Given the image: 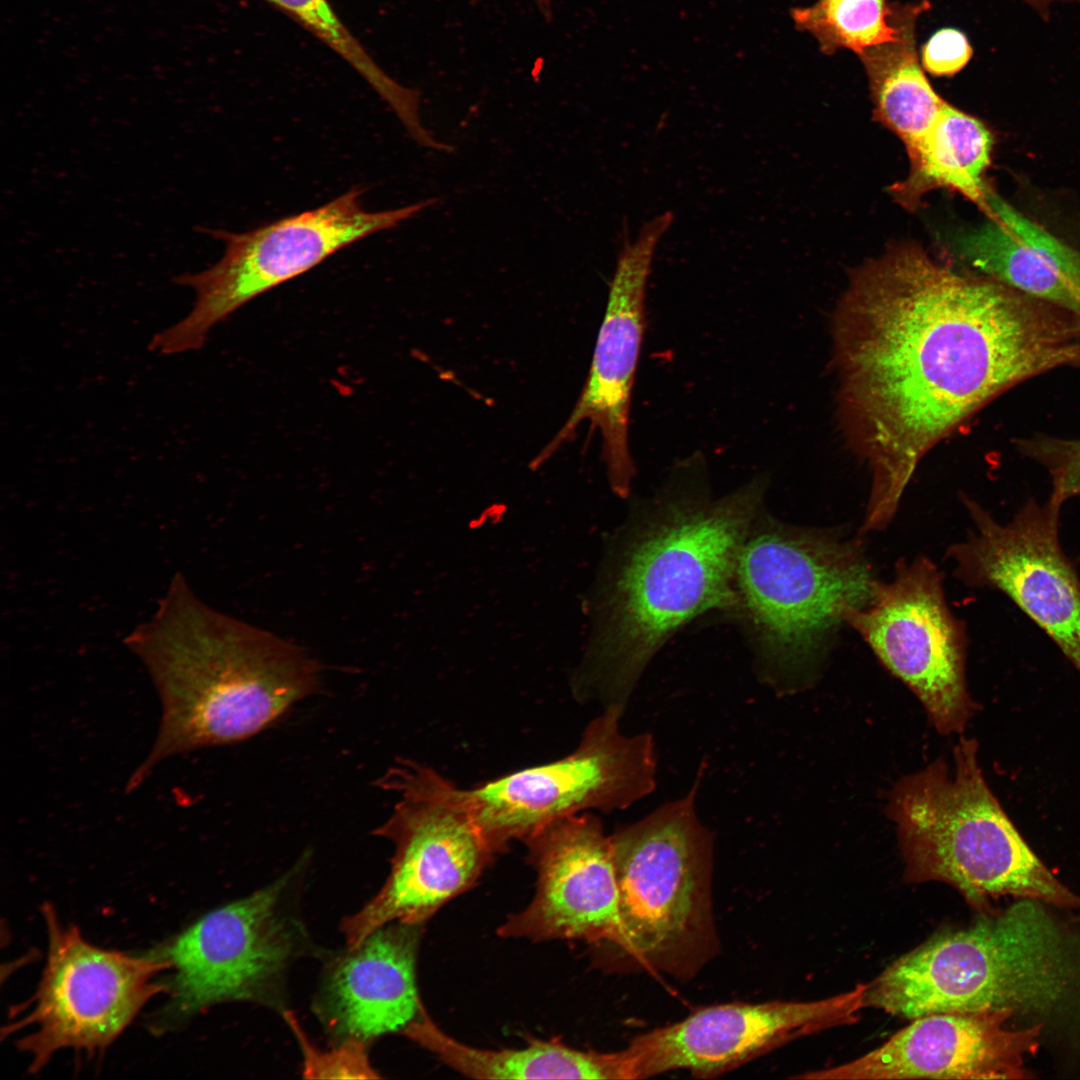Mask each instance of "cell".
Masks as SVG:
<instances>
[{"instance_id": "obj_1", "label": "cell", "mask_w": 1080, "mask_h": 1080, "mask_svg": "<svg viewBox=\"0 0 1080 1080\" xmlns=\"http://www.w3.org/2000/svg\"><path fill=\"white\" fill-rule=\"evenodd\" d=\"M832 342L840 420L871 473L869 533L888 526L923 456L973 413L1080 366V316L904 243L853 273Z\"/></svg>"}, {"instance_id": "obj_2", "label": "cell", "mask_w": 1080, "mask_h": 1080, "mask_svg": "<svg viewBox=\"0 0 1080 1080\" xmlns=\"http://www.w3.org/2000/svg\"><path fill=\"white\" fill-rule=\"evenodd\" d=\"M700 456L681 463L610 545L590 600L577 684L625 709L654 655L708 611H733L738 555L760 511L758 477L714 498Z\"/></svg>"}, {"instance_id": "obj_3", "label": "cell", "mask_w": 1080, "mask_h": 1080, "mask_svg": "<svg viewBox=\"0 0 1080 1080\" xmlns=\"http://www.w3.org/2000/svg\"><path fill=\"white\" fill-rule=\"evenodd\" d=\"M125 643L151 676L162 710L126 792L166 758L257 734L318 687L320 667L303 649L207 606L180 573Z\"/></svg>"}, {"instance_id": "obj_4", "label": "cell", "mask_w": 1080, "mask_h": 1080, "mask_svg": "<svg viewBox=\"0 0 1080 1080\" xmlns=\"http://www.w3.org/2000/svg\"><path fill=\"white\" fill-rule=\"evenodd\" d=\"M760 512L738 555L734 613L763 678L793 686L814 673L845 612L869 604L879 580L858 537Z\"/></svg>"}, {"instance_id": "obj_5", "label": "cell", "mask_w": 1080, "mask_h": 1080, "mask_svg": "<svg viewBox=\"0 0 1080 1080\" xmlns=\"http://www.w3.org/2000/svg\"><path fill=\"white\" fill-rule=\"evenodd\" d=\"M978 744L961 737L955 771L943 760L903 778L889 806L905 862V880L955 888L983 914L1003 896L1080 909V896L1046 867L990 790Z\"/></svg>"}, {"instance_id": "obj_6", "label": "cell", "mask_w": 1080, "mask_h": 1080, "mask_svg": "<svg viewBox=\"0 0 1080 1080\" xmlns=\"http://www.w3.org/2000/svg\"><path fill=\"white\" fill-rule=\"evenodd\" d=\"M1075 966L1056 922L1035 900L942 930L866 984L865 1008L905 1019L1053 1007L1071 988Z\"/></svg>"}, {"instance_id": "obj_7", "label": "cell", "mask_w": 1080, "mask_h": 1080, "mask_svg": "<svg viewBox=\"0 0 1080 1080\" xmlns=\"http://www.w3.org/2000/svg\"><path fill=\"white\" fill-rule=\"evenodd\" d=\"M699 782L611 844L619 892L618 946L674 974L693 970L713 946L712 833L697 815Z\"/></svg>"}, {"instance_id": "obj_8", "label": "cell", "mask_w": 1080, "mask_h": 1080, "mask_svg": "<svg viewBox=\"0 0 1080 1080\" xmlns=\"http://www.w3.org/2000/svg\"><path fill=\"white\" fill-rule=\"evenodd\" d=\"M380 785L393 791L398 801L375 834L390 840L395 851L378 893L341 922L348 949L389 923L424 925L446 903L471 889L498 854L460 788L431 768L399 761Z\"/></svg>"}, {"instance_id": "obj_9", "label": "cell", "mask_w": 1080, "mask_h": 1080, "mask_svg": "<svg viewBox=\"0 0 1080 1080\" xmlns=\"http://www.w3.org/2000/svg\"><path fill=\"white\" fill-rule=\"evenodd\" d=\"M363 190L352 188L313 210L290 215L247 232L199 227L222 241V257L197 273H183L173 282L190 287L196 300L189 313L156 333L152 352L174 355L201 349L212 328L254 298L313 269L352 243L396 227L437 200L371 212L361 202Z\"/></svg>"}, {"instance_id": "obj_10", "label": "cell", "mask_w": 1080, "mask_h": 1080, "mask_svg": "<svg viewBox=\"0 0 1080 1080\" xmlns=\"http://www.w3.org/2000/svg\"><path fill=\"white\" fill-rule=\"evenodd\" d=\"M294 874L208 912L154 952L174 970L159 1016L164 1025L227 1001L282 1007L287 970L310 951L291 905Z\"/></svg>"}, {"instance_id": "obj_11", "label": "cell", "mask_w": 1080, "mask_h": 1080, "mask_svg": "<svg viewBox=\"0 0 1080 1080\" xmlns=\"http://www.w3.org/2000/svg\"><path fill=\"white\" fill-rule=\"evenodd\" d=\"M623 710L609 706L585 728L578 747L551 763L522 769L460 794L499 853L546 825L588 809L623 810L656 786L648 733L624 735Z\"/></svg>"}, {"instance_id": "obj_12", "label": "cell", "mask_w": 1080, "mask_h": 1080, "mask_svg": "<svg viewBox=\"0 0 1080 1080\" xmlns=\"http://www.w3.org/2000/svg\"><path fill=\"white\" fill-rule=\"evenodd\" d=\"M47 958L31 1011L7 1028L32 1031L18 1048L31 1057L29 1071L42 1069L61 1049L90 1055L106 1049L155 995L168 990L157 975L170 968L154 952L135 956L96 947L74 925L63 926L51 905L42 908Z\"/></svg>"}, {"instance_id": "obj_13", "label": "cell", "mask_w": 1080, "mask_h": 1080, "mask_svg": "<svg viewBox=\"0 0 1080 1080\" xmlns=\"http://www.w3.org/2000/svg\"><path fill=\"white\" fill-rule=\"evenodd\" d=\"M843 619L919 698L940 733L964 730L977 707L966 686L968 639L930 559L899 560L893 579L879 581L871 602Z\"/></svg>"}, {"instance_id": "obj_14", "label": "cell", "mask_w": 1080, "mask_h": 1080, "mask_svg": "<svg viewBox=\"0 0 1080 1080\" xmlns=\"http://www.w3.org/2000/svg\"><path fill=\"white\" fill-rule=\"evenodd\" d=\"M972 527L947 555L955 575L971 587L1006 595L1080 673V578L1059 538L1061 506L1030 499L999 522L964 498Z\"/></svg>"}, {"instance_id": "obj_15", "label": "cell", "mask_w": 1080, "mask_h": 1080, "mask_svg": "<svg viewBox=\"0 0 1080 1080\" xmlns=\"http://www.w3.org/2000/svg\"><path fill=\"white\" fill-rule=\"evenodd\" d=\"M865 988L857 984L816 1001L729 1003L697 1010L631 1041L623 1050L630 1078L677 1069L700 1078L728 1072L789 1041L855 1023L865 1008Z\"/></svg>"}, {"instance_id": "obj_16", "label": "cell", "mask_w": 1080, "mask_h": 1080, "mask_svg": "<svg viewBox=\"0 0 1080 1080\" xmlns=\"http://www.w3.org/2000/svg\"><path fill=\"white\" fill-rule=\"evenodd\" d=\"M662 236L658 227L644 225L633 242L625 240L583 390L562 428L530 463L533 469L571 440L587 421L600 430L612 490L627 496L635 473L628 445L630 403L644 332L646 285Z\"/></svg>"}, {"instance_id": "obj_17", "label": "cell", "mask_w": 1080, "mask_h": 1080, "mask_svg": "<svg viewBox=\"0 0 1080 1080\" xmlns=\"http://www.w3.org/2000/svg\"><path fill=\"white\" fill-rule=\"evenodd\" d=\"M537 874L526 908L497 932L532 941H607L620 937L619 892L610 836L589 813L554 821L525 841Z\"/></svg>"}, {"instance_id": "obj_18", "label": "cell", "mask_w": 1080, "mask_h": 1080, "mask_svg": "<svg viewBox=\"0 0 1080 1080\" xmlns=\"http://www.w3.org/2000/svg\"><path fill=\"white\" fill-rule=\"evenodd\" d=\"M1010 1009L936 1013L911 1023L876 1049L847 1063L805 1072L810 1080L1023 1079L1041 1025L1008 1029Z\"/></svg>"}, {"instance_id": "obj_19", "label": "cell", "mask_w": 1080, "mask_h": 1080, "mask_svg": "<svg viewBox=\"0 0 1080 1080\" xmlns=\"http://www.w3.org/2000/svg\"><path fill=\"white\" fill-rule=\"evenodd\" d=\"M423 928L386 924L330 961L314 1011L336 1043L403 1034L426 1010L416 981Z\"/></svg>"}, {"instance_id": "obj_20", "label": "cell", "mask_w": 1080, "mask_h": 1080, "mask_svg": "<svg viewBox=\"0 0 1080 1080\" xmlns=\"http://www.w3.org/2000/svg\"><path fill=\"white\" fill-rule=\"evenodd\" d=\"M403 1035L450 1068L474 1079H630L623 1050L582 1051L560 1040L537 1038L522 1048L481 1049L448 1035L427 1011Z\"/></svg>"}, {"instance_id": "obj_21", "label": "cell", "mask_w": 1080, "mask_h": 1080, "mask_svg": "<svg viewBox=\"0 0 1080 1080\" xmlns=\"http://www.w3.org/2000/svg\"><path fill=\"white\" fill-rule=\"evenodd\" d=\"M899 26L895 40L862 50L874 104V119L891 130L912 154L936 122L945 102L925 77L916 52L915 22L927 3L893 4Z\"/></svg>"}, {"instance_id": "obj_22", "label": "cell", "mask_w": 1080, "mask_h": 1080, "mask_svg": "<svg viewBox=\"0 0 1080 1080\" xmlns=\"http://www.w3.org/2000/svg\"><path fill=\"white\" fill-rule=\"evenodd\" d=\"M993 136L978 118L946 103L936 122L909 156L907 178L890 187L894 199L907 209L933 189L956 191L988 217L991 210L983 174L991 163Z\"/></svg>"}, {"instance_id": "obj_23", "label": "cell", "mask_w": 1080, "mask_h": 1080, "mask_svg": "<svg viewBox=\"0 0 1080 1080\" xmlns=\"http://www.w3.org/2000/svg\"><path fill=\"white\" fill-rule=\"evenodd\" d=\"M953 247L964 262L982 275L1080 316V291L1040 250L995 217L959 233Z\"/></svg>"}, {"instance_id": "obj_24", "label": "cell", "mask_w": 1080, "mask_h": 1080, "mask_svg": "<svg viewBox=\"0 0 1080 1080\" xmlns=\"http://www.w3.org/2000/svg\"><path fill=\"white\" fill-rule=\"evenodd\" d=\"M349 64L392 108L411 135L424 126L419 116L420 92L391 78L348 29L329 0H264Z\"/></svg>"}, {"instance_id": "obj_25", "label": "cell", "mask_w": 1080, "mask_h": 1080, "mask_svg": "<svg viewBox=\"0 0 1080 1080\" xmlns=\"http://www.w3.org/2000/svg\"><path fill=\"white\" fill-rule=\"evenodd\" d=\"M792 15L797 27L810 32L827 55L838 49L858 54L895 40L899 33L894 6L887 0H818L794 9Z\"/></svg>"}, {"instance_id": "obj_26", "label": "cell", "mask_w": 1080, "mask_h": 1080, "mask_svg": "<svg viewBox=\"0 0 1080 1080\" xmlns=\"http://www.w3.org/2000/svg\"><path fill=\"white\" fill-rule=\"evenodd\" d=\"M283 1017L298 1040L303 1054L302 1074L306 1079H378L381 1076L371 1066L368 1044L350 1038L336 1043L327 1051L319 1050L307 1038L292 1012L283 1011Z\"/></svg>"}, {"instance_id": "obj_27", "label": "cell", "mask_w": 1080, "mask_h": 1080, "mask_svg": "<svg viewBox=\"0 0 1080 1080\" xmlns=\"http://www.w3.org/2000/svg\"><path fill=\"white\" fill-rule=\"evenodd\" d=\"M1017 447L1048 471L1052 482L1050 502L1063 506L1068 499L1080 496V439L1037 435L1017 441Z\"/></svg>"}, {"instance_id": "obj_28", "label": "cell", "mask_w": 1080, "mask_h": 1080, "mask_svg": "<svg viewBox=\"0 0 1080 1080\" xmlns=\"http://www.w3.org/2000/svg\"><path fill=\"white\" fill-rule=\"evenodd\" d=\"M987 203L991 217H995L1019 238L1040 250L1064 278L1080 291V251L1031 221L990 189L987 191Z\"/></svg>"}, {"instance_id": "obj_29", "label": "cell", "mask_w": 1080, "mask_h": 1080, "mask_svg": "<svg viewBox=\"0 0 1080 1080\" xmlns=\"http://www.w3.org/2000/svg\"><path fill=\"white\" fill-rule=\"evenodd\" d=\"M972 47L961 31L942 29L937 31L922 49L925 69L937 76H952L970 60Z\"/></svg>"}, {"instance_id": "obj_30", "label": "cell", "mask_w": 1080, "mask_h": 1080, "mask_svg": "<svg viewBox=\"0 0 1080 1080\" xmlns=\"http://www.w3.org/2000/svg\"><path fill=\"white\" fill-rule=\"evenodd\" d=\"M1022 1L1028 3L1046 21L1049 20L1050 6H1051V4L1053 2H1055V1H1068V2H1076V3L1080 4V0H1022Z\"/></svg>"}, {"instance_id": "obj_31", "label": "cell", "mask_w": 1080, "mask_h": 1080, "mask_svg": "<svg viewBox=\"0 0 1080 1080\" xmlns=\"http://www.w3.org/2000/svg\"><path fill=\"white\" fill-rule=\"evenodd\" d=\"M478 1H480V0H471V2H472L473 4H474V3H476V2H478ZM534 1L536 2V5H537V7H538L539 11L541 12V14H542V15H543V16H544V17H545V18H546L547 20L551 19V17H552V11H551V4H550V1H549V0H534Z\"/></svg>"}]
</instances>
